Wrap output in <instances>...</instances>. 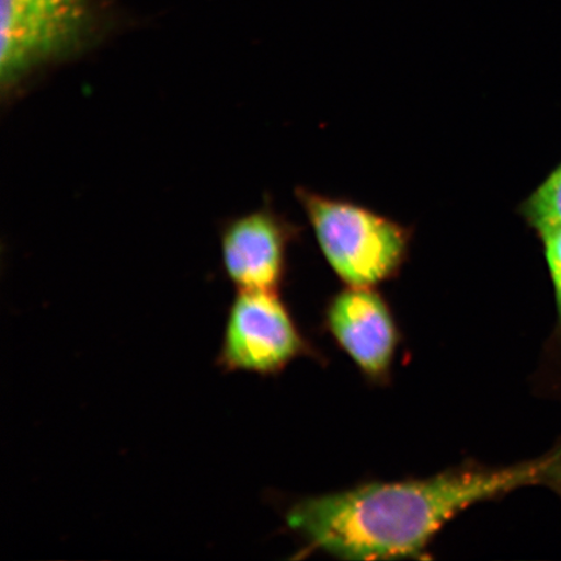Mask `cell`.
<instances>
[{"mask_svg": "<svg viewBox=\"0 0 561 561\" xmlns=\"http://www.w3.org/2000/svg\"><path fill=\"white\" fill-rule=\"evenodd\" d=\"M327 325L364 375L383 380L390 374L399 341L388 304L371 287H351L333 298Z\"/></svg>", "mask_w": 561, "mask_h": 561, "instance_id": "8992f818", "label": "cell"}, {"mask_svg": "<svg viewBox=\"0 0 561 561\" xmlns=\"http://www.w3.org/2000/svg\"><path fill=\"white\" fill-rule=\"evenodd\" d=\"M306 350L304 336L277 291L238 290L217 360L224 370L275 375Z\"/></svg>", "mask_w": 561, "mask_h": 561, "instance_id": "277c9868", "label": "cell"}, {"mask_svg": "<svg viewBox=\"0 0 561 561\" xmlns=\"http://www.w3.org/2000/svg\"><path fill=\"white\" fill-rule=\"evenodd\" d=\"M327 262L351 287H374L405 261L410 230L355 203L298 191Z\"/></svg>", "mask_w": 561, "mask_h": 561, "instance_id": "3957f363", "label": "cell"}, {"mask_svg": "<svg viewBox=\"0 0 561 561\" xmlns=\"http://www.w3.org/2000/svg\"><path fill=\"white\" fill-rule=\"evenodd\" d=\"M293 229L268 208L237 217L220 234L221 262L238 290L277 291Z\"/></svg>", "mask_w": 561, "mask_h": 561, "instance_id": "5b68a950", "label": "cell"}, {"mask_svg": "<svg viewBox=\"0 0 561 561\" xmlns=\"http://www.w3.org/2000/svg\"><path fill=\"white\" fill-rule=\"evenodd\" d=\"M545 245L547 265L556 290L558 313L561 321V229L547 231L539 236Z\"/></svg>", "mask_w": 561, "mask_h": 561, "instance_id": "ba28073f", "label": "cell"}, {"mask_svg": "<svg viewBox=\"0 0 561 561\" xmlns=\"http://www.w3.org/2000/svg\"><path fill=\"white\" fill-rule=\"evenodd\" d=\"M524 214L539 236L561 229V164L526 202Z\"/></svg>", "mask_w": 561, "mask_h": 561, "instance_id": "52a82bcc", "label": "cell"}, {"mask_svg": "<svg viewBox=\"0 0 561 561\" xmlns=\"http://www.w3.org/2000/svg\"><path fill=\"white\" fill-rule=\"evenodd\" d=\"M98 27L95 0H2L3 96H15L42 70L87 50Z\"/></svg>", "mask_w": 561, "mask_h": 561, "instance_id": "7a4b0ae2", "label": "cell"}, {"mask_svg": "<svg viewBox=\"0 0 561 561\" xmlns=\"http://www.w3.org/2000/svg\"><path fill=\"white\" fill-rule=\"evenodd\" d=\"M559 456L506 468L467 466L423 480L370 482L305 497L286 514L306 549L346 560L415 558L460 512L557 480Z\"/></svg>", "mask_w": 561, "mask_h": 561, "instance_id": "6da1fadb", "label": "cell"}]
</instances>
